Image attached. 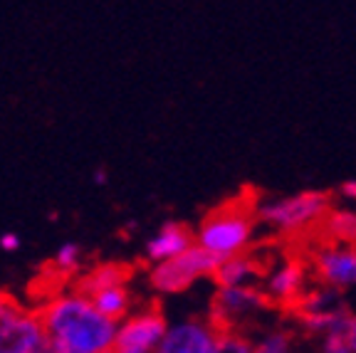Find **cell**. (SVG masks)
<instances>
[{
    "instance_id": "5",
    "label": "cell",
    "mask_w": 356,
    "mask_h": 353,
    "mask_svg": "<svg viewBox=\"0 0 356 353\" xmlns=\"http://www.w3.org/2000/svg\"><path fill=\"white\" fill-rule=\"evenodd\" d=\"M218 267V260L203 252L200 247H191L184 254H178L173 260H166L161 265L149 267V287L156 294H181L203 277H211Z\"/></svg>"
},
{
    "instance_id": "17",
    "label": "cell",
    "mask_w": 356,
    "mask_h": 353,
    "mask_svg": "<svg viewBox=\"0 0 356 353\" xmlns=\"http://www.w3.org/2000/svg\"><path fill=\"white\" fill-rule=\"evenodd\" d=\"M82 257L84 249L74 240H67V243L57 245L55 257H52V267H55L57 274H74V272L82 270Z\"/></svg>"
},
{
    "instance_id": "18",
    "label": "cell",
    "mask_w": 356,
    "mask_h": 353,
    "mask_svg": "<svg viewBox=\"0 0 356 353\" xmlns=\"http://www.w3.org/2000/svg\"><path fill=\"white\" fill-rule=\"evenodd\" d=\"M295 351V334L287 329H273L252 341V353H292Z\"/></svg>"
},
{
    "instance_id": "13",
    "label": "cell",
    "mask_w": 356,
    "mask_h": 353,
    "mask_svg": "<svg viewBox=\"0 0 356 353\" xmlns=\"http://www.w3.org/2000/svg\"><path fill=\"white\" fill-rule=\"evenodd\" d=\"M129 279H131V267L122 265V262H102V265H95L87 272H82L74 281V289L82 292L84 297H92L102 289L129 284Z\"/></svg>"
},
{
    "instance_id": "8",
    "label": "cell",
    "mask_w": 356,
    "mask_h": 353,
    "mask_svg": "<svg viewBox=\"0 0 356 353\" xmlns=\"http://www.w3.org/2000/svg\"><path fill=\"white\" fill-rule=\"evenodd\" d=\"M307 267L314 274V279L329 289H344L356 284V247L346 245L324 243L312 249Z\"/></svg>"
},
{
    "instance_id": "12",
    "label": "cell",
    "mask_w": 356,
    "mask_h": 353,
    "mask_svg": "<svg viewBox=\"0 0 356 353\" xmlns=\"http://www.w3.org/2000/svg\"><path fill=\"white\" fill-rule=\"evenodd\" d=\"M265 274V262L252 252H243L228 257V260L218 262L216 272H213V281L216 287H250L257 284Z\"/></svg>"
},
{
    "instance_id": "15",
    "label": "cell",
    "mask_w": 356,
    "mask_h": 353,
    "mask_svg": "<svg viewBox=\"0 0 356 353\" xmlns=\"http://www.w3.org/2000/svg\"><path fill=\"white\" fill-rule=\"evenodd\" d=\"M87 299L95 304V309L99 311L102 316H106V319L114 321V324L124 321L134 309H136V306H134V292L129 284L102 289V292L92 294V297H87Z\"/></svg>"
},
{
    "instance_id": "10",
    "label": "cell",
    "mask_w": 356,
    "mask_h": 353,
    "mask_svg": "<svg viewBox=\"0 0 356 353\" xmlns=\"http://www.w3.org/2000/svg\"><path fill=\"white\" fill-rule=\"evenodd\" d=\"M307 267L305 260H284L277 270H273L267 274L265 287H260L265 292L267 302L275 306H282V309H292L300 297L307 292L305 281H307Z\"/></svg>"
},
{
    "instance_id": "19",
    "label": "cell",
    "mask_w": 356,
    "mask_h": 353,
    "mask_svg": "<svg viewBox=\"0 0 356 353\" xmlns=\"http://www.w3.org/2000/svg\"><path fill=\"white\" fill-rule=\"evenodd\" d=\"M216 353H252V338L235 329H218Z\"/></svg>"
},
{
    "instance_id": "1",
    "label": "cell",
    "mask_w": 356,
    "mask_h": 353,
    "mask_svg": "<svg viewBox=\"0 0 356 353\" xmlns=\"http://www.w3.org/2000/svg\"><path fill=\"white\" fill-rule=\"evenodd\" d=\"M38 314L47 353H111L117 324L102 316L74 287L50 294Z\"/></svg>"
},
{
    "instance_id": "3",
    "label": "cell",
    "mask_w": 356,
    "mask_h": 353,
    "mask_svg": "<svg viewBox=\"0 0 356 353\" xmlns=\"http://www.w3.org/2000/svg\"><path fill=\"white\" fill-rule=\"evenodd\" d=\"M329 210H332V193L302 190L295 195L257 203V220L284 235H300L305 230H317Z\"/></svg>"
},
{
    "instance_id": "21",
    "label": "cell",
    "mask_w": 356,
    "mask_h": 353,
    "mask_svg": "<svg viewBox=\"0 0 356 353\" xmlns=\"http://www.w3.org/2000/svg\"><path fill=\"white\" fill-rule=\"evenodd\" d=\"M339 195L341 198H349V200H356V181H344L339 186Z\"/></svg>"
},
{
    "instance_id": "22",
    "label": "cell",
    "mask_w": 356,
    "mask_h": 353,
    "mask_svg": "<svg viewBox=\"0 0 356 353\" xmlns=\"http://www.w3.org/2000/svg\"><path fill=\"white\" fill-rule=\"evenodd\" d=\"M106 181H109V176H106L104 168H97L95 176H92V183H95V186H106Z\"/></svg>"
},
{
    "instance_id": "2",
    "label": "cell",
    "mask_w": 356,
    "mask_h": 353,
    "mask_svg": "<svg viewBox=\"0 0 356 353\" xmlns=\"http://www.w3.org/2000/svg\"><path fill=\"white\" fill-rule=\"evenodd\" d=\"M257 225V203L250 195H238L208 210L193 230V243L213 260L222 262L248 252Z\"/></svg>"
},
{
    "instance_id": "14",
    "label": "cell",
    "mask_w": 356,
    "mask_h": 353,
    "mask_svg": "<svg viewBox=\"0 0 356 353\" xmlns=\"http://www.w3.org/2000/svg\"><path fill=\"white\" fill-rule=\"evenodd\" d=\"M322 353H356V314L341 309L322 334Z\"/></svg>"
},
{
    "instance_id": "6",
    "label": "cell",
    "mask_w": 356,
    "mask_h": 353,
    "mask_svg": "<svg viewBox=\"0 0 356 353\" xmlns=\"http://www.w3.org/2000/svg\"><path fill=\"white\" fill-rule=\"evenodd\" d=\"M265 309H273V304L267 302L260 284H250V287H220L216 289V294L211 299V314H208V319L213 321L216 329L245 331V324L252 316L262 314Z\"/></svg>"
},
{
    "instance_id": "7",
    "label": "cell",
    "mask_w": 356,
    "mask_h": 353,
    "mask_svg": "<svg viewBox=\"0 0 356 353\" xmlns=\"http://www.w3.org/2000/svg\"><path fill=\"white\" fill-rule=\"evenodd\" d=\"M166 329L168 319L159 304L139 306L117 324L111 353H154L163 341Z\"/></svg>"
},
{
    "instance_id": "11",
    "label": "cell",
    "mask_w": 356,
    "mask_h": 353,
    "mask_svg": "<svg viewBox=\"0 0 356 353\" xmlns=\"http://www.w3.org/2000/svg\"><path fill=\"white\" fill-rule=\"evenodd\" d=\"M193 230L184 222H166L146 240L144 257L149 265H161L193 247Z\"/></svg>"
},
{
    "instance_id": "4",
    "label": "cell",
    "mask_w": 356,
    "mask_h": 353,
    "mask_svg": "<svg viewBox=\"0 0 356 353\" xmlns=\"http://www.w3.org/2000/svg\"><path fill=\"white\" fill-rule=\"evenodd\" d=\"M0 353H47L38 309L0 292Z\"/></svg>"
},
{
    "instance_id": "16",
    "label": "cell",
    "mask_w": 356,
    "mask_h": 353,
    "mask_svg": "<svg viewBox=\"0 0 356 353\" xmlns=\"http://www.w3.org/2000/svg\"><path fill=\"white\" fill-rule=\"evenodd\" d=\"M317 230H322L324 243L346 245L356 247V210L351 208H332L319 222Z\"/></svg>"
},
{
    "instance_id": "9",
    "label": "cell",
    "mask_w": 356,
    "mask_h": 353,
    "mask_svg": "<svg viewBox=\"0 0 356 353\" xmlns=\"http://www.w3.org/2000/svg\"><path fill=\"white\" fill-rule=\"evenodd\" d=\"M218 329L208 316H188L184 321H168L163 341L154 353H216Z\"/></svg>"
},
{
    "instance_id": "20",
    "label": "cell",
    "mask_w": 356,
    "mask_h": 353,
    "mask_svg": "<svg viewBox=\"0 0 356 353\" xmlns=\"http://www.w3.org/2000/svg\"><path fill=\"white\" fill-rule=\"evenodd\" d=\"M22 247V238L17 235V232L8 230V232H0V252H17V249Z\"/></svg>"
}]
</instances>
